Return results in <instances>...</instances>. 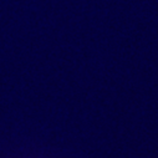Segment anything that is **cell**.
Listing matches in <instances>:
<instances>
[]
</instances>
